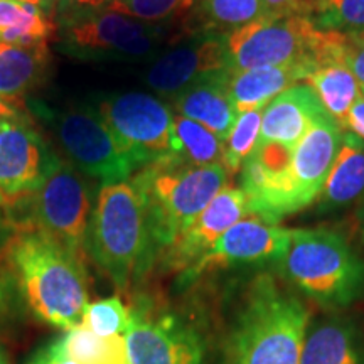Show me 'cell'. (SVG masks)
<instances>
[{
    "instance_id": "cell-1",
    "label": "cell",
    "mask_w": 364,
    "mask_h": 364,
    "mask_svg": "<svg viewBox=\"0 0 364 364\" xmlns=\"http://www.w3.org/2000/svg\"><path fill=\"white\" fill-rule=\"evenodd\" d=\"M311 311L275 273L262 272L245 289L226 339L225 364H300Z\"/></svg>"
},
{
    "instance_id": "cell-2",
    "label": "cell",
    "mask_w": 364,
    "mask_h": 364,
    "mask_svg": "<svg viewBox=\"0 0 364 364\" xmlns=\"http://www.w3.org/2000/svg\"><path fill=\"white\" fill-rule=\"evenodd\" d=\"M7 260L36 317L63 331L81 324L88 307L85 262L34 228L14 236Z\"/></svg>"
},
{
    "instance_id": "cell-3",
    "label": "cell",
    "mask_w": 364,
    "mask_h": 364,
    "mask_svg": "<svg viewBox=\"0 0 364 364\" xmlns=\"http://www.w3.org/2000/svg\"><path fill=\"white\" fill-rule=\"evenodd\" d=\"M277 275L317 307L336 312L364 302V257L331 228L292 230Z\"/></svg>"
},
{
    "instance_id": "cell-4",
    "label": "cell",
    "mask_w": 364,
    "mask_h": 364,
    "mask_svg": "<svg viewBox=\"0 0 364 364\" xmlns=\"http://www.w3.org/2000/svg\"><path fill=\"white\" fill-rule=\"evenodd\" d=\"M343 130L329 115L321 117L294 150L292 162L279 174H265L247 161L241 167V191L248 213L270 225L312 206L338 156Z\"/></svg>"
},
{
    "instance_id": "cell-5",
    "label": "cell",
    "mask_w": 364,
    "mask_h": 364,
    "mask_svg": "<svg viewBox=\"0 0 364 364\" xmlns=\"http://www.w3.org/2000/svg\"><path fill=\"white\" fill-rule=\"evenodd\" d=\"M147 206L134 182L105 184L91 213L88 252L118 290L142 279L157 253Z\"/></svg>"
},
{
    "instance_id": "cell-6",
    "label": "cell",
    "mask_w": 364,
    "mask_h": 364,
    "mask_svg": "<svg viewBox=\"0 0 364 364\" xmlns=\"http://www.w3.org/2000/svg\"><path fill=\"white\" fill-rule=\"evenodd\" d=\"M231 71L311 61L317 66L343 59L344 36L317 29L309 17L270 16L223 34Z\"/></svg>"
},
{
    "instance_id": "cell-7",
    "label": "cell",
    "mask_w": 364,
    "mask_h": 364,
    "mask_svg": "<svg viewBox=\"0 0 364 364\" xmlns=\"http://www.w3.org/2000/svg\"><path fill=\"white\" fill-rule=\"evenodd\" d=\"M228 171L221 162L203 167L157 162L144 167L132 182L147 206L157 248L167 250L177 236L226 188Z\"/></svg>"
},
{
    "instance_id": "cell-8",
    "label": "cell",
    "mask_w": 364,
    "mask_h": 364,
    "mask_svg": "<svg viewBox=\"0 0 364 364\" xmlns=\"http://www.w3.org/2000/svg\"><path fill=\"white\" fill-rule=\"evenodd\" d=\"M169 36L167 24H150L100 9L66 17L63 51L81 59H154Z\"/></svg>"
},
{
    "instance_id": "cell-9",
    "label": "cell",
    "mask_w": 364,
    "mask_h": 364,
    "mask_svg": "<svg viewBox=\"0 0 364 364\" xmlns=\"http://www.w3.org/2000/svg\"><path fill=\"white\" fill-rule=\"evenodd\" d=\"M59 145L70 166L105 184L124 182L139 169L118 144L97 108L78 107L49 113Z\"/></svg>"
},
{
    "instance_id": "cell-10",
    "label": "cell",
    "mask_w": 364,
    "mask_h": 364,
    "mask_svg": "<svg viewBox=\"0 0 364 364\" xmlns=\"http://www.w3.org/2000/svg\"><path fill=\"white\" fill-rule=\"evenodd\" d=\"M97 110L139 169L169 159L174 115L161 100L129 91L103 98Z\"/></svg>"
},
{
    "instance_id": "cell-11",
    "label": "cell",
    "mask_w": 364,
    "mask_h": 364,
    "mask_svg": "<svg viewBox=\"0 0 364 364\" xmlns=\"http://www.w3.org/2000/svg\"><path fill=\"white\" fill-rule=\"evenodd\" d=\"M31 221L85 262L88 252V230L93 204L83 177L73 166L59 162L44 184L29 196Z\"/></svg>"
},
{
    "instance_id": "cell-12",
    "label": "cell",
    "mask_w": 364,
    "mask_h": 364,
    "mask_svg": "<svg viewBox=\"0 0 364 364\" xmlns=\"http://www.w3.org/2000/svg\"><path fill=\"white\" fill-rule=\"evenodd\" d=\"M130 364H204L199 334L177 314L140 302L125 331Z\"/></svg>"
},
{
    "instance_id": "cell-13",
    "label": "cell",
    "mask_w": 364,
    "mask_h": 364,
    "mask_svg": "<svg viewBox=\"0 0 364 364\" xmlns=\"http://www.w3.org/2000/svg\"><path fill=\"white\" fill-rule=\"evenodd\" d=\"M59 162L34 129L21 120H0V198L4 204L34 194Z\"/></svg>"
},
{
    "instance_id": "cell-14",
    "label": "cell",
    "mask_w": 364,
    "mask_h": 364,
    "mask_svg": "<svg viewBox=\"0 0 364 364\" xmlns=\"http://www.w3.org/2000/svg\"><path fill=\"white\" fill-rule=\"evenodd\" d=\"M292 230L245 216L233 225L206 253L184 272V279H198L218 268L245 265H275L290 243Z\"/></svg>"
},
{
    "instance_id": "cell-15",
    "label": "cell",
    "mask_w": 364,
    "mask_h": 364,
    "mask_svg": "<svg viewBox=\"0 0 364 364\" xmlns=\"http://www.w3.org/2000/svg\"><path fill=\"white\" fill-rule=\"evenodd\" d=\"M225 68L228 66L223 34L199 31L154 58L144 81L157 95L172 100L196 81Z\"/></svg>"
},
{
    "instance_id": "cell-16",
    "label": "cell",
    "mask_w": 364,
    "mask_h": 364,
    "mask_svg": "<svg viewBox=\"0 0 364 364\" xmlns=\"http://www.w3.org/2000/svg\"><path fill=\"white\" fill-rule=\"evenodd\" d=\"M248 199L241 188H223L191 225L177 236L167 252V263L186 272L208 252L223 235L245 216Z\"/></svg>"
},
{
    "instance_id": "cell-17",
    "label": "cell",
    "mask_w": 364,
    "mask_h": 364,
    "mask_svg": "<svg viewBox=\"0 0 364 364\" xmlns=\"http://www.w3.org/2000/svg\"><path fill=\"white\" fill-rule=\"evenodd\" d=\"M324 115L327 113L321 100L306 81L290 86L263 108L257 147L277 144L295 149L314 124Z\"/></svg>"
},
{
    "instance_id": "cell-18",
    "label": "cell",
    "mask_w": 364,
    "mask_h": 364,
    "mask_svg": "<svg viewBox=\"0 0 364 364\" xmlns=\"http://www.w3.org/2000/svg\"><path fill=\"white\" fill-rule=\"evenodd\" d=\"M228 78L230 68H225L204 76L172 98L177 115L191 118L206 127L223 144L238 118L228 90Z\"/></svg>"
},
{
    "instance_id": "cell-19",
    "label": "cell",
    "mask_w": 364,
    "mask_h": 364,
    "mask_svg": "<svg viewBox=\"0 0 364 364\" xmlns=\"http://www.w3.org/2000/svg\"><path fill=\"white\" fill-rule=\"evenodd\" d=\"M364 201V140L343 130L338 156L332 164L314 211L318 216L336 215Z\"/></svg>"
},
{
    "instance_id": "cell-20",
    "label": "cell",
    "mask_w": 364,
    "mask_h": 364,
    "mask_svg": "<svg viewBox=\"0 0 364 364\" xmlns=\"http://www.w3.org/2000/svg\"><path fill=\"white\" fill-rule=\"evenodd\" d=\"M316 63L297 61L290 65L257 68L248 71H231L228 78L231 102L236 113L263 110L273 98L290 86L302 83L317 70Z\"/></svg>"
},
{
    "instance_id": "cell-21",
    "label": "cell",
    "mask_w": 364,
    "mask_h": 364,
    "mask_svg": "<svg viewBox=\"0 0 364 364\" xmlns=\"http://www.w3.org/2000/svg\"><path fill=\"white\" fill-rule=\"evenodd\" d=\"M300 364H364L361 326L343 314L309 324Z\"/></svg>"
},
{
    "instance_id": "cell-22",
    "label": "cell",
    "mask_w": 364,
    "mask_h": 364,
    "mask_svg": "<svg viewBox=\"0 0 364 364\" xmlns=\"http://www.w3.org/2000/svg\"><path fill=\"white\" fill-rule=\"evenodd\" d=\"M48 68V43L34 46L0 43V95L17 102L43 83Z\"/></svg>"
},
{
    "instance_id": "cell-23",
    "label": "cell",
    "mask_w": 364,
    "mask_h": 364,
    "mask_svg": "<svg viewBox=\"0 0 364 364\" xmlns=\"http://www.w3.org/2000/svg\"><path fill=\"white\" fill-rule=\"evenodd\" d=\"M306 83L316 91L327 115L344 130L349 110L363 95L351 70L346 66L344 58L318 66L307 76Z\"/></svg>"
},
{
    "instance_id": "cell-24",
    "label": "cell",
    "mask_w": 364,
    "mask_h": 364,
    "mask_svg": "<svg viewBox=\"0 0 364 364\" xmlns=\"http://www.w3.org/2000/svg\"><path fill=\"white\" fill-rule=\"evenodd\" d=\"M223 142L198 122L174 115L171 156L164 164L186 167H203L221 162Z\"/></svg>"
},
{
    "instance_id": "cell-25",
    "label": "cell",
    "mask_w": 364,
    "mask_h": 364,
    "mask_svg": "<svg viewBox=\"0 0 364 364\" xmlns=\"http://www.w3.org/2000/svg\"><path fill=\"white\" fill-rule=\"evenodd\" d=\"M53 33V17L39 7L17 0H0V43L46 44Z\"/></svg>"
},
{
    "instance_id": "cell-26",
    "label": "cell",
    "mask_w": 364,
    "mask_h": 364,
    "mask_svg": "<svg viewBox=\"0 0 364 364\" xmlns=\"http://www.w3.org/2000/svg\"><path fill=\"white\" fill-rule=\"evenodd\" d=\"M66 351L76 364H130L125 336L98 338L80 324L66 332Z\"/></svg>"
},
{
    "instance_id": "cell-27",
    "label": "cell",
    "mask_w": 364,
    "mask_h": 364,
    "mask_svg": "<svg viewBox=\"0 0 364 364\" xmlns=\"http://www.w3.org/2000/svg\"><path fill=\"white\" fill-rule=\"evenodd\" d=\"M203 29L209 33L226 34L255 21L275 16L262 0H203L199 4Z\"/></svg>"
},
{
    "instance_id": "cell-28",
    "label": "cell",
    "mask_w": 364,
    "mask_h": 364,
    "mask_svg": "<svg viewBox=\"0 0 364 364\" xmlns=\"http://www.w3.org/2000/svg\"><path fill=\"white\" fill-rule=\"evenodd\" d=\"M309 19L326 33H364V0H314Z\"/></svg>"
},
{
    "instance_id": "cell-29",
    "label": "cell",
    "mask_w": 364,
    "mask_h": 364,
    "mask_svg": "<svg viewBox=\"0 0 364 364\" xmlns=\"http://www.w3.org/2000/svg\"><path fill=\"white\" fill-rule=\"evenodd\" d=\"M263 110L240 113L233 129L223 144L221 164L228 172H238L252 156L260 139Z\"/></svg>"
},
{
    "instance_id": "cell-30",
    "label": "cell",
    "mask_w": 364,
    "mask_h": 364,
    "mask_svg": "<svg viewBox=\"0 0 364 364\" xmlns=\"http://www.w3.org/2000/svg\"><path fill=\"white\" fill-rule=\"evenodd\" d=\"M203 0H113L108 11L150 24H169L198 9Z\"/></svg>"
},
{
    "instance_id": "cell-31",
    "label": "cell",
    "mask_w": 364,
    "mask_h": 364,
    "mask_svg": "<svg viewBox=\"0 0 364 364\" xmlns=\"http://www.w3.org/2000/svg\"><path fill=\"white\" fill-rule=\"evenodd\" d=\"M81 324L88 327L98 338L124 336L130 324V311L118 297L97 300L88 304Z\"/></svg>"
},
{
    "instance_id": "cell-32",
    "label": "cell",
    "mask_w": 364,
    "mask_h": 364,
    "mask_svg": "<svg viewBox=\"0 0 364 364\" xmlns=\"http://www.w3.org/2000/svg\"><path fill=\"white\" fill-rule=\"evenodd\" d=\"M344 63L356 78L364 95V33L344 36Z\"/></svg>"
},
{
    "instance_id": "cell-33",
    "label": "cell",
    "mask_w": 364,
    "mask_h": 364,
    "mask_svg": "<svg viewBox=\"0 0 364 364\" xmlns=\"http://www.w3.org/2000/svg\"><path fill=\"white\" fill-rule=\"evenodd\" d=\"M268 11L275 16L290 17V16H304L309 17L312 12L314 4L311 0H262Z\"/></svg>"
},
{
    "instance_id": "cell-34",
    "label": "cell",
    "mask_w": 364,
    "mask_h": 364,
    "mask_svg": "<svg viewBox=\"0 0 364 364\" xmlns=\"http://www.w3.org/2000/svg\"><path fill=\"white\" fill-rule=\"evenodd\" d=\"M27 364H76V363L73 361L70 354H68L65 339L61 338L36 353V356Z\"/></svg>"
},
{
    "instance_id": "cell-35",
    "label": "cell",
    "mask_w": 364,
    "mask_h": 364,
    "mask_svg": "<svg viewBox=\"0 0 364 364\" xmlns=\"http://www.w3.org/2000/svg\"><path fill=\"white\" fill-rule=\"evenodd\" d=\"M113 0H61L58 12H61L66 19V17L76 16V14L100 11V9L110 6Z\"/></svg>"
},
{
    "instance_id": "cell-36",
    "label": "cell",
    "mask_w": 364,
    "mask_h": 364,
    "mask_svg": "<svg viewBox=\"0 0 364 364\" xmlns=\"http://www.w3.org/2000/svg\"><path fill=\"white\" fill-rule=\"evenodd\" d=\"M344 130L351 132V134L358 135L359 139L364 140V95H361L356 100V103L349 110L348 118H346Z\"/></svg>"
},
{
    "instance_id": "cell-37",
    "label": "cell",
    "mask_w": 364,
    "mask_h": 364,
    "mask_svg": "<svg viewBox=\"0 0 364 364\" xmlns=\"http://www.w3.org/2000/svg\"><path fill=\"white\" fill-rule=\"evenodd\" d=\"M17 2L31 4V6L39 7L41 11H44L51 17H53V12H58L59 6H61V0H17Z\"/></svg>"
},
{
    "instance_id": "cell-38",
    "label": "cell",
    "mask_w": 364,
    "mask_h": 364,
    "mask_svg": "<svg viewBox=\"0 0 364 364\" xmlns=\"http://www.w3.org/2000/svg\"><path fill=\"white\" fill-rule=\"evenodd\" d=\"M0 120H19V113L14 107L11 100L4 98L0 95Z\"/></svg>"
},
{
    "instance_id": "cell-39",
    "label": "cell",
    "mask_w": 364,
    "mask_h": 364,
    "mask_svg": "<svg viewBox=\"0 0 364 364\" xmlns=\"http://www.w3.org/2000/svg\"><path fill=\"white\" fill-rule=\"evenodd\" d=\"M356 225H358V233H359V236H361V241L364 245V201L358 206Z\"/></svg>"
},
{
    "instance_id": "cell-40",
    "label": "cell",
    "mask_w": 364,
    "mask_h": 364,
    "mask_svg": "<svg viewBox=\"0 0 364 364\" xmlns=\"http://www.w3.org/2000/svg\"><path fill=\"white\" fill-rule=\"evenodd\" d=\"M6 307V290H4V285L0 284V312Z\"/></svg>"
},
{
    "instance_id": "cell-41",
    "label": "cell",
    "mask_w": 364,
    "mask_h": 364,
    "mask_svg": "<svg viewBox=\"0 0 364 364\" xmlns=\"http://www.w3.org/2000/svg\"><path fill=\"white\" fill-rule=\"evenodd\" d=\"M0 364H9L7 354H6V351H4L2 348H0Z\"/></svg>"
},
{
    "instance_id": "cell-42",
    "label": "cell",
    "mask_w": 364,
    "mask_h": 364,
    "mask_svg": "<svg viewBox=\"0 0 364 364\" xmlns=\"http://www.w3.org/2000/svg\"><path fill=\"white\" fill-rule=\"evenodd\" d=\"M2 206H4V199L0 198V230H2Z\"/></svg>"
},
{
    "instance_id": "cell-43",
    "label": "cell",
    "mask_w": 364,
    "mask_h": 364,
    "mask_svg": "<svg viewBox=\"0 0 364 364\" xmlns=\"http://www.w3.org/2000/svg\"><path fill=\"white\" fill-rule=\"evenodd\" d=\"M311 2H312V4H314V0H311Z\"/></svg>"
}]
</instances>
